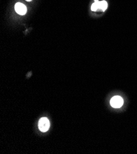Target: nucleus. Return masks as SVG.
I'll return each mask as SVG.
<instances>
[{
    "mask_svg": "<svg viewBox=\"0 0 137 154\" xmlns=\"http://www.w3.org/2000/svg\"><path fill=\"white\" fill-rule=\"evenodd\" d=\"M26 1H27V2H31L32 0H26Z\"/></svg>",
    "mask_w": 137,
    "mask_h": 154,
    "instance_id": "obj_6",
    "label": "nucleus"
},
{
    "mask_svg": "<svg viewBox=\"0 0 137 154\" xmlns=\"http://www.w3.org/2000/svg\"><path fill=\"white\" fill-rule=\"evenodd\" d=\"M91 9L93 11H97L98 9H100L99 0H95V2L92 4V5L91 6Z\"/></svg>",
    "mask_w": 137,
    "mask_h": 154,
    "instance_id": "obj_5",
    "label": "nucleus"
},
{
    "mask_svg": "<svg viewBox=\"0 0 137 154\" xmlns=\"http://www.w3.org/2000/svg\"><path fill=\"white\" fill-rule=\"evenodd\" d=\"M38 127L41 131L46 132L48 131L50 127V122L48 119L43 117L41 119L38 123Z\"/></svg>",
    "mask_w": 137,
    "mask_h": 154,
    "instance_id": "obj_1",
    "label": "nucleus"
},
{
    "mask_svg": "<svg viewBox=\"0 0 137 154\" xmlns=\"http://www.w3.org/2000/svg\"><path fill=\"white\" fill-rule=\"evenodd\" d=\"M15 10L16 12L20 15H24L26 12V6L20 3H17L15 5Z\"/></svg>",
    "mask_w": 137,
    "mask_h": 154,
    "instance_id": "obj_3",
    "label": "nucleus"
},
{
    "mask_svg": "<svg viewBox=\"0 0 137 154\" xmlns=\"http://www.w3.org/2000/svg\"><path fill=\"white\" fill-rule=\"evenodd\" d=\"M124 103V101L122 98V97L119 96H115L112 98L110 101V104L112 107L114 108H119Z\"/></svg>",
    "mask_w": 137,
    "mask_h": 154,
    "instance_id": "obj_2",
    "label": "nucleus"
},
{
    "mask_svg": "<svg viewBox=\"0 0 137 154\" xmlns=\"http://www.w3.org/2000/svg\"><path fill=\"white\" fill-rule=\"evenodd\" d=\"M108 8V3L105 0H102L101 2H99V8L102 11H105Z\"/></svg>",
    "mask_w": 137,
    "mask_h": 154,
    "instance_id": "obj_4",
    "label": "nucleus"
}]
</instances>
